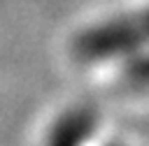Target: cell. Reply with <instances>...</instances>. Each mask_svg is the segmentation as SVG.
Here are the masks:
<instances>
[{"label": "cell", "instance_id": "cell-1", "mask_svg": "<svg viewBox=\"0 0 149 146\" xmlns=\"http://www.w3.org/2000/svg\"><path fill=\"white\" fill-rule=\"evenodd\" d=\"M149 49V5L130 9L88 28L72 39V56L81 63H107L114 58H133Z\"/></svg>", "mask_w": 149, "mask_h": 146}, {"label": "cell", "instance_id": "cell-2", "mask_svg": "<svg viewBox=\"0 0 149 146\" xmlns=\"http://www.w3.org/2000/svg\"><path fill=\"white\" fill-rule=\"evenodd\" d=\"M95 114L88 107H77L58 116L54 127L47 134L44 146H84L95 132Z\"/></svg>", "mask_w": 149, "mask_h": 146}, {"label": "cell", "instance_id": "cell-3", "mask_svg": "<svg viewBox=\"0 0 149 146\" xmlns=\"http://www.w3.org/2000/svg\"><path fill=\"white\" fill-rule=\"evenodd\" d=\"M121 81L123 86L128 88H149V49L133 56V58H126L123 67H121Z\"/></svg>", "mask_w": 149, "mask_h": 146}]
</instances>
